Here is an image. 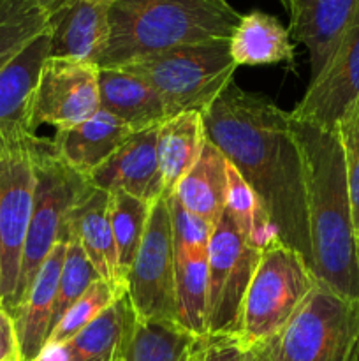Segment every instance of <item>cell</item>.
I'll return each mask as SVG.
<instances>
[{"mask_svg": "<svg viewBox=\"0 0 359 361\" xmlns=\"http://www.w3.org/2000/svg\"><path fill=\"white\" fill-rule=\"evenodd\" d=\"M208 141L259 200L275 235L312 267L305 169L289 111L234 83L203 113Z\"/></svg>", "mask_w": 359, "mask_h": 361, "instance_id": "1", "label": "cell"}, {"mask_svg": "<svg viewBox=\"0 0 359 361\" xmlns=\"http://www.w3.org/2000/svg\"><path fill=\"white\" fill-rule=\"evenodd\" d=\"M292 129L305 169L313 274L340 296L359 302V249L340 136L336 129L294 120Z\"/></svg>", "mask_w": 359, "mask_h": 361, "instance_id": "2", "label": "cell"}, {"mask_svg": "<svg viewBox=\"0 0 359 361\" xmlns=\"http://www.w3.org/2000/svg\"><path fill=\"white\" fill-rule=\"evenodd\" d=\"M241 14L227 0H115L99 69L187 44L231 41Z\"/></svg>", "mask_w": 359, "mask_h": 361, "instance_id": "3", "label": "cell"}, {"mask_svg": "<svg viewBox=\"0 0 359 361\" xmlns=\"http://www.w3.org/2000/svg\"><path fill=\"white\" fill-rule=\"evenodd\" d=\"M141 78L164 101L169 115L204 113L234 81L238 66L229 41L187 44L115 67Z\"/></svg>", "mask_w": 359, "mask_h": 361, "instance_id": "4", "label": "cell"}, {"mask_svg": "<svg viewBox=\"0 0 359 361\" xmlns=\"http://www.w3.org/2000/svg\"><path fill=\"white\" fill-rule=\"evenodd\" d=\"M315 286L317 277L305 257L273 236L260 249L259 263L243 298L238 337L245 349L275 337Z\"/></svg>", "mask_w": 359, "mask_h": 361, "instance_id": "5", "label": "cell"}, {"mask_svg": "<svg viewBox=\"0 0 359 361\" xmlns=\"http://www.w3.org/2000/svg\"><path fill=\"white\" fill-rule=\"evenodd\" d=\"M35 137L28 127L0 123V303L9 314L34 208Z\"/></svg>", "mask_w": 359, "mask_h": 361, "instance_id": "6", "label": "cell"}, {"mask_svg": "<svg viewBox=\"0 0 359 361\" xmlns=\"http://www.w3.org/2000/svg\"><path fill=\"white\" fill-rule=\"evenodd\" d=\"M266 345L273 361H359V302L320 281Z\"/></svg>", "mask_w": 359, "mask_h": 361, "instance_id": "7", "label": "cell"}, {"mask_svg": "<svg viewBox=\"0 0 359 361\" xmlns=\"http://www.w3.org/2000/svg\"><path fill=\"white\" fill-rule=\"evenodd\" d=\"M34 208L25 240L13 314L30 289L35 275L53 247L60 240H65V226L70 210L90 187L84 176L69 168L55 154L51 140L46 137L37 136L34 141Z\"/></svg>", "mask_w": 359, "mask_h": 361, "instance_id": "8", "label": "cell"}, {"mask_svg": "<svg viewBox=\"0 0 359 361\" xmlns=\"http://www.w3.org/2000/svg\"><path fill=\"white\" fill-rule=\"evenodd\" d=\"M259 257V247L246 242L224 212L208 245V334H238L243 298Z\"/></svg>", "mask_w": 359, "mask_h": 361, "instance_id": "9", "label": "cell"}, {"mask_svg": "<svg viewBox=\"0 0 359 361\" xmlns=\"http://www.w3.org/2000/svg\"><path fill=\"white\" fill-rule=\"evenodd\" d=\"M175 243L168 200L151 207L143 242L127 274V295L141 321H176Z\"/></svg>", "mask_w": 359, "mask_h": 361, "instance_id": "10", "label": "cell"}, {"mask_svg": "<svg viewBox=\"0 0 359 361\" xmlns=\"http://www.w3.org/2000/svg\"><path fill=\"white\" fill-rule=\"evenodd\" d=\"M101 111L99 67L90 62L48 56L32 102V129H69Z\"/></svg>", "mask_w": 359, "mask_h": 361, "instance_id": "11", "label": "cell"}, {"mask_svg": "<svg viewBox=\"0 0 359 361\" xmlns=\"http://www.w3.org/2000/svg\"><path fill=\"white\" fill-rule=\"evenodd\" d=\"M359 99V6L327 66L310 80L301 101L289 111L294 122L336 129L338 120Z\"/></svg>", "mask_w": 359, "mask_h": 361, "instance_id": "12", "label": "cell"}, {"mask_svg": "<svg viewBox=\"0 0 359 361\" xmlns=\"http://www.w3.org/2000/svg\"><path fill=\"white\" fill-rule=\"evenodd\" d=\"M157 129L134 133L88 176V183L104 192H125L151 204L164 197L157 159Z\"/></svg>", "mask_w": 359, "mask_h": 361, "instance_id": "13", "label": "cell"}, {"mask_svg": "<svg viewBox=\"0 0 359 361\" xmlns=\"http://www.w3.org/2000/svg\"><path fill=\"white\" fill-rule=\"evenodd\" d=\"M359 0H291L289 32L310 55V80L319 76L344 39Z\"/></svg>", "mask_w": 359, "mask_h": 361, "instance_id": "14", "label": "cell"}, {"mask_svg": "<svg viewBox=\"0 0 359 361\" xmlns=\"http://www.w3.org/2000/svg\"><path fill=\"white\" fill-rule=\"evenodd\" d=\"M65 240L76 242L104 281L127 286L118 267L115 236L109 221V194L88 187L70 210Z\"/></svg>", "mask_w": 359, "mask_h": 361, "instance_id": "15", "label": "cell"}, {"mask_svg": "<svg viewBox=\"0 0 359 361\" xmlns=\"http://www.w3.org/2000/svg\"><path fill=\"white\" fill-rule=\"evenodd\" d=\"M65 250L67 242L60 240L42 263L25 298L14 310L13 319L20 345V361H34L48 341Z\"/></svg>", "mask_w": 359, "mask_h": 361, "instance_id": "16", "label": "cell"}, {"mask_svg": "<svg viewBox=\"0 0 359 361\" xmlns=\"http://www.w3.org/2000/svg\"><path fill=\"white\" fill-rule=\"evenodd\" d=\"M109 39V4L70 0L53 16L49 56L95 63Z\"/></svg>", "mask_w": 359, "mask_h": 361, "instance_id": "17", "label": "cell"}, {"mask_svg": "<svg viewBox=\"0 0 359 361\" xmlns=\"http://www.w3.org/2000/svg\"><path fill=\"white\" fill-rule=\"evenodd\" d=\"M132 134L134 130L122 120L101 109L80 126L56 129L51 147L69 168L88 178Z\"/></svg>", "mask_w": 359, "mask_h": 361, "instance_id": "18", "label": "cell"}, {"mask_svg": "<svg viewBox=\"0 0 359 361\" xmlns=\"http://www.w3.org/2000/svg\"><path fill=\"white\" fill-rule=\"evenodd\" d=\"M101 109L122 120L134 133L158 127L171 118L160 95L122 69H99Z\"/></svg>", "mask_w": 359, "mask_h": 361, "instance_id": "19", "label": "cell"}, {"mask_svg": "<svg viewBox=\"0 0 359 361\" xmlns=\"http://www.w3.org/2000/svg\"><path fill=\"white\" fill-rule=\"evenodd\" d=\"M206 140L203 113H180L158 126L157 159L165 200L175 194L183 176L196 164Z\"/></svg>", "mask_w": 359, "mask_h": 361, "instance_id": "20", "label": "cell"}, {"mask_svg": "<svg viewBox=\"0 0 359 361\" xmlns=\"http://www.w3.org/2000/svg\"><path fill=\"white\" fill-rule=\"evenodd\" d=\"M48 56L49 32H46L0 69V123H16L35 133L30 123L32 102Z\"/></svg>", "mask_w": 359, "mask_h": 361, "instance_id": "21", "label": "cell"}, {"mask_svg": "<svg viewBox=\"0 0 359 361\" xmlns=\"http://www.w3.org/2000/svg\"><path fill=\"white\" fill-rule=\"evenodd\" d=\"M227 164L224 154L206 140L199 159L183 176L172 196L190 214L215 226L225 212Z\"/></svg>", "mask_w": 359, "mask_h": 361, "instance_id": "22", "label": "cell"}, {"mask_svg": "<svg viewBox=\"0 0 359 361\" xmlns=\"http://www.w3.org/2000/svg\"><path fill=\"white\" fill-rule=\"evenodd\" d=\"M236 66H267L292 62L296 56L291 32L280 20L263 11L241 14L229 41Z\"/></svg>", "mask_w": 359, "mask_h": 361, "instance_id": "23", "label": "cell"}, {"mask_svg": "<svg viewBox=\"0 0 359 361\" xmlns=\"http://www.w3.org/2000/svg\"><path fill=\"white\" fill-rule=\"evenodd\" d=\"M136 314L127 291L69 342L62 344L70 361H113L125 351Z\"/></svg>", "mask_w": 359, "mask_h": 361, "instance_id": "24", "label": "cell"}, {"mask_svg": "<svg viewBox=\"0 0 359 361\" xmlns=\"http://www.w3.org/2000/svg\"><path fill=\"white\" fill-rule=\"evenodd\" d=\"M176 321L194 335L208 334V247L175 250Z\"/></svg>", "mask_w": 359, "mask_h": 361, "instance_id": "25", "label": "cell"}, {"mask_svg": "<svg viewBox=\"0 0 359 361\" xmlns=\"http://www.w3.org/2000/svg\"><path fill=\"white\" fill-rule=\"evenodd\" d=\"M196 337L178 323L136 317L123 361H190Z\"/></svg>", "mask_w": 359, "mask_h": 361, "instance_id": "26", "label": "cell"}, {"mask_svg": "<svg viewBox=\"0 0 359 361\" xmlns=\"http://www.w3.org/2000/svg\"><path fill=\"white\" fill-rule=\"evenodd\" d=\"M55 14L42 0H0V69L49 32Z\"/></svg>", "mask_w": 359, "mask_h": 361, "instance_id": "27", "label": "cell"}, {"mask_svg": "<svg viewBox=\"0 0 359 361\" xmlns=\"http://www.w3.org/2000/svg\"><path fill=\"white\" fill-rule=\"evenodd\" d=\"M109 194V221H111L113 236L118 254V267L123 281H127L130 267L143 242L144 229L153 204L143 200L129 196L125 192ZM127 284V282H125Z\"/></svg>", "mask_w": 359, "mask_h": 361, "instance_id": "28", "label": "cell"}, {"mask_svg": "<svg viewBox=\"0 0 359 361\" xmlns=\"http://www.w3.org/2000/svg\"><path fill=\"white\" fill-rule=\"evenodd\" d=\"M125 291L127 286L113 284V282L104 281V279L95 281L84 291V295L67 310L65 316L58 321V324L53 328L48 341H46V345L69 342L74 335H77L84 326H88L99 314L104 312Z\"/></svg>", "mask_w": 359, "mask_h": 361, "instance_id": "29", "label": "cell"}, {"mask_svg": "<svg viewBox=\"0 0 359 361\" xmlns=\"http://www.w3.org/2000/svg\"><path fill=\"white\" fill-rule=\"evenodd\" d=\"M101 275L90 263L87 254L83 252L76 242H67L65 257H63L62 271H60L58 288H56L55 305H53L51 330L58 321L65 316L67 310L84 295L88 288L99 281ZM51 334V331H49Z\"/></svg>", "mask_w": 359, "mask_h": 361, "instance_id": "30", "label": "cell"}, {"mask_svg": "<svg viewBox=\"0 0 359 361\" xmlns=\"http://www.w3.org/2000/svg\"><path fill=\"white\" fill-rule=\"evenodd\" d=\"M336 133L344 148L352 221H354L355 242L359 249V99L338 120Z\"/></svg>", "mask_w": 359, "mask_h": 361, "instance_id": "31", "label": "cell"}, {"mask_svg": "<svg viewBox=\"0 0 359 361\" xmlns=\"http://www.w3.org/2000/svg\"><path fill=\"white\" fill-rule=\"evenodd\" d=\"M168 207L169 215H171L175 250L210 245V238L215 226H211L210 222H206L204 219L197 217V215L185 210L175 196L168 197Z\"/></svg>", "mask_w": 359, "mask_h": 361, "instance_id": "32", "label": "cell"}, {"mask_svg": "<svg viewBox=\"0 0 359 361\" xmlns=\"http://www.w3.org/2000/svg\"><path fill=\"white\" fill-rule=\"evenodd\" d=\"M245 351L238 334H204L194 341L190 361H243Z\"/></svg>", "mask_w": 359, "mask_h": 361, "instance_id": "33", "label": "cell"}, {"mask_svg": "<svg viewBox=\"0 0 359 361\" xmlns=\"http://www.w3.org/2000/svg\"><path fill=\"white\" fill-rule=\"evenodd\" d=\"M0 361H20V345H18L14 319L0 305Z\"/></svg>", "mask_w": 359, "mask_h": 361, "instance_id": "34", "label": "cell"}, {"mask_svg": "<svg viewBox=\"0 0 359 361\" xmlns=\"http://www.w3.org/2000/svg\"><path fill=\"white\" fill-rule=\"evenodd\" d=\"M243 361H273V360L270 358V353H267L266 345L256 344L252 345V348L246 349Z\"/></svg>", "mask_w": 359, "mask_h": 361, "instance_id": "35", "label": "cell"}, {"mask_svg": "<svg viewBox=\"0 0 359 361\" xmlns=\"http://www.w3.org/2000/svg\"><path fill=\"white\" fill-rule=\"evenodd\" d=\"M70 0H42V4H44L46 7H48V9H51L53 13H58L60 9H62L63 6H65V4H69Z\"/></svg>", "mask_w": 359, "mask_h": 361, "instance_id": "36", "label": "cell"}, {"mask_svg": "<svg viewBox=\"0 0 359 361\" xmlns=\"http://www.w3.org/2000/svg\"><path fill=\"white\" fill-rule=\"evenodd\" d=\"M84 2H90V4H109L111 6L115 0H84Z\"/></svg>", "mask_w": 359, "mask_h": 361, "instance_id": "37", "label": "cell"}, {"mask_svg": "<svg viewBox=\"0 0 359 361\" xmlns=\"http://www.w3.org/2000/svg\"><path fill=\"white\" fill-rule=\"evenodd\" d=\"M280 2H282V6L289 11V7H291V0H280Z\"/></svg>", "mask_w": 359, "mask_h": 361, "instance_id": "38", "label": "cell"}, {"mask_svg": "<svg viewBox=\"0 0 359 361\" xmlns=\"http://www.w3.org/2000/svg\"><path fill=\"white\" fill-rule=\"evenodd\" d=\"M125 353V351H123ZM123 353H120L118 356H115V358H113V361H123Z\"/></svg>", "mask_w": 359, "mask_h": 361, "instance_id": "39", "label": "cell"}, {"mask_svg": "<svg viewBox=\"0 0 359 361\" xmlns=\"http://www.w3.org/2000/svg\"><path fill=\"white\" fill-rule=\"evenodd\" d=\"M0 305H2V303H0Z\"/></svg>", "mask_w": 359, "mask_h": 361, "instance_id": "40", "label": "cell"}]
</instances>
